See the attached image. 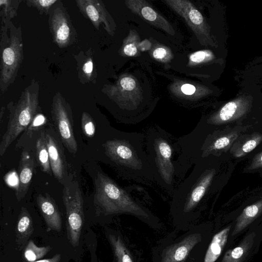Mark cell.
I'll list each match as a JSON object with an SVG mask.
<instances>
[{
  "mask_svg": "<svg viewBox=\"0 0 262 262\" xmlns=\"http://www.w3.org/2000/svg\"><path fill=\"white\" fill-rule=\"evenodd\" d=\"M262 242V224L250 228L234 247L226 250L220 262H248Z\"/></svg>",
  "mask_w": 262,
  "mask_h": 262,
  "instance_id": "obj_9",
  "label": "cell"
},
{
  "mask_svg": "<svg viewBox=\"0 0 262 262\" xmlns=\"http://www.w3.org/2000/svg\"><path fill=\"white\" fill-rule=\"evenodd\" d=\"M5 110V108H3V107H2L1 108V113H0V119H1V122H2V116H3V114L4 113V111Z\"/></svg>",
  "mask_w": 262,
  "mask_h": 262,
  "instance_id": "obj_36",
  "label": "cell"
},
{
  "mask_svg": "<svg viewBox=\"0 0 262 262\" xmlns=\"http://www.w3.org/2000/svg\"><path fill=\"white\" fill-rule=\"evenodd\" d=\"M146 154L155 182L172 196L178 186L175 177L176 138L159 126L150 127L145 137Z\"/></svg>",
  "mask_w": 262,
  "mask_h": 262,
  "instance_id": "obj_2",
  "label": "cell"
},
{
  "mask_svg": "<svg viewBox=\"0 0 262 262\" xmlns=\"http://www.w3.org/2000/svg\"><path fill=\"white\" fill-rule=\"evenodd\" d=\"M261 161H262V156H261Z\"/></svg>",
  "mask_w": 262,
  "mask_h": 262,
  "instance_id": "obj_37",
  "label": "cell"
},
{
  "mask_svg": "<svg viewBox=\"0 0 262 262\" xmlns=\"http://www.w3.org/2000/svg\"><path fill=\"white\" fill-rule=\"evenodd\" d=\"M36 200L49 229L60 231L61 229L62 220L54 200L47 194H39Z\"/></svg>",
  "mask_w": 262,
  "mask_h": 262,
  "instance_id": "obj_13",
  "label": "cell"
},
{
  "mask_svg": "<svg viewBox=\"0 0 262 262\" xmlns=\"http://www.w3.org/2000/svg\"><path fill=\"white\" fill-rule=\"evenodd\" d=\"M34 161L28 152H22L18 167L19 183L16 189V196L18 201L26 195L33 173Z\"/></svg>",
  "mask_w": 262,
  "mask_h": 262,
  "instance_id": "obj_14",
  "label": "cell"
},
{
  "mask_svg": "<svg viewBox=\"0 0 262 262\" xmlns=\"http://www.w3.org/2000/svg\"><path fill=\"white\" fill-rule=\"evenodd\" d=\"M181 90L185 94L192 95L194 93L195 88L193 85L190 84H184L182 86Z\"/></svg>",
  "mask_w": 262,
  "mask_h": 262,
  "instance_id": "obj_33",
  "label": "cell"
},
{
  "mask_svg": "<svg viewBox=\"0 0 262 262\" xmlns=\"http://www.w3.org/2000/svg\"><path fill=\"white\" fill-rule=\"evenodd\" d=\"M138 13L141 15L146 20L152 22L154 24L159 27H162V24L163 22L167 23L162 17L159 16L151 7L144 5L137 10Z\"/></svg>",
  "mask_w": 262,
  "mask_h": 262,
  "instance_id": "obj_21",
  "label": "cell"
},
{
  "mask_svg": "<svg viewBox=\"0 0 262 262\" xmlns=\"http://www.w3.org/2000/svg\"><path fill=\"white\" fill-rule=\"evenodd\" d=\"M60 260V255L57 254L51 258L40 259L34 262H59Z\"/></svg>",
  "mask_w": 262,
  "mask_h": 262,
  "instance_id": "obj_35",
  "label": "cell"
},
{
  "mask_svg": "<svg viewBox=\"0 0 262 262\" xmlns=\"http://www.w3.org/2000/svg\"><path fill=\"white\" fill-rule=\"evenodd\" d=\"M14 1L1 0L0 5L2 9V12H3L4 17L7 19L12 18L14 16L16 15V9H17L16 4H13Z\"/></svg>",
  "mask_w": 262,
  "mask_h": 262,
  "instance_id": "obj_26",
  "label": "cell"
},
{
  "mask_svg": "<svg viewBox=\"0 0 262 262\" xmlns=\"http://www.w3.org/2000/svg\"><path fill=\"white\" fill-rule=\"evenodd\" d=\"M57 1V0H27L26 3L28 6L36 8L39 12L42 14L47 13L50 8Z\"/></svg>",
  "mask_w": 262,
  "mask_h": 262,
  "instance_id": "obj_23",
  "label": "cell"
},
{
  "mask_svg": "<svg viewBox=\"0 0 262 262\" xmlns=\"http://www.w3.org/2000/svg\"><path fill=\"white\" fill-rule=\"evenodd\" d=\"M52 172L61 183L64 178V165L59 147L55 140L49 134L45 135Z\"/></svg>",
  "mask_w": 262,
  "mask_h": 262,
  "instance_id": "obj_17",
  "label": "cell"
},
{
  "mask_svg": "<svg viewBox=\"0 0 262 262\" xmlns=\"http://www.w3.org/2000/svg\"><path fill=\"white\" fill-rule=\"evenodd\" d=\"M120 83L123 89L128 91L133 90L136 86L135 80L133 78L127 77L122 78Z\"/></svg>",
  "mask_w": 262,
  "mask_h": 262,
  "instance_id": "obj_29",
  "label": "cell"
},
{
  "mask_svg": "<svg viewBox=\"0 0 262 262\" xmlns=\"http://www.w3.org/2000/svg\"><path fill=\"white\" fill-rule=\"evenodd\" d=\"M62 198L67 213L68 237L74 247L78 246L84 222L83 201L81 191L76 182L66 184Z\"/></svg>",
  "mask_w": 262,
  "mask_h": 262,
  "instance_id": "obj_6",
  "label": "cell"
},
{
  "mask_svg": "<svg viewBox=\"0 0 262 262\" xmlns=\"http://www.w3.org/2000/svg\"><path fill=\"white\" fill-rule=\"evenodd\" d=\"M140 133L119 132L102 144L104 153L121 176L147 185L156 183Z\"/></svg>",
  "mask_w": 262,
  "mask_h": 262,
  "instance_id": "obj_1",
  "label": "cell"
},
{
  "mask_svg": "<svg viewBox=\"0 0 262 262\" xmlns=\"http://www.w3.org/2000/svg\"><path fill=\"white\" fill-rule=\"evenodd\" d=\"M189 175L178 185L172 196V205L184 214L198 207L205 197L213 173L207 171L202 159L194 164Z\"/></svg>",
  "mask_w": 262,
  "mask_h": 262,
  "instance_id": "obj_4",
  "label": "cell"
},
{
  "mask_svg": "<svg viewBox=\"0 0 262 262\" xmlns=\"http://www.w3.org/2000/svg\"><path fill=\"white\" fill-rule=\"evenodd\" d=\"M256 142L255 140H249L243 145L242 149L245 152H250L255 148L256 146Z\"/></svg>",
  "mask_w": 262,
  "mask_h": 262,
  "instance_id": "obj_32",
  "label": "cell"
},
{
  "mask_svg": "<svg viewBox=\"0 0 262 262\" xmlns=\"http://www.w3.org/2000/svg\"><path fill=\"white\" fill-rule=\"evenodd\" d=\"M166 54V51L164 48H159L155 50L153 52V56L156 59H162Z\"/></svg>",
  "mask_w": 262,
  "mask_h": 262,
  "instance_id": "obj_34",
  "label": "cell"
},
{
  "mask_svg": "<svg viewBox=\"0 0 262 262\" xmlns=\"http://www.w3.org/2000/svg\"><path fill=\"white\" fill-rule=\"evenodd\" d=\"M95 187V201L106 214L127 213L143 219L150 218V213L145 208L104 173H97Z\"/></svg>",
  "mask_w": 262,
  "mask_h": 262,
  "instance_id": "obj_3",
  "label": "cell"
},
{
  "mask_svg": "<svg viewBox=\"0 0 262 262\" xmlns=\"http://www.w3.org/2000/svg\"><path fill=\"white\" fill-rule=\"evenodd\" d=\"M36 156L38 163L42 170L51 174L52 170L51 168L49 155L47 147L45 136L43 134L36 142Z\"/></svg>",
  "mask_w": 262,
  "mask_h": 262,
  "instance_id": "obj_18",
  "label": "cell"
},
{
  "mask_svg": "<svg viewBox=\"0 0 262 262\" xmlns=\"http://www.w3.org/2000/svg\"><path fill=\"white\" fill-rule=\"evenodd\" d=\"M31 226V219L30 216L27 210L23 208L17 226L18 233L24 235L29 231Z\"/></svg>",
  "mask_w": 262,
  "mask_h": 262,
  "instance_id": "obj_24",
  "label": "cell"
},
{
  "mask_svg": "<svg viewBox=\"0 0 262 262\" xmlns=\"http://www.w3.org/2000/svg\"><path fill=\"white\" fill-rule=\"evenodd\" d=\"M109 239L117 262H133L127 248L119 236L111 234Z\"/></svg>",
  "mask_w": 262,
  "mask_h": 262,
  "instance_id": "obj_19",
  "label": "cell"
},
{
  "mask_svg": "<svg viewBox=\"0 0 262 262\" xmlns=\"http://www.w3.org/2000/svg\"><path fill=\"white\" fill-rule=\"evenodd\" d=\"M232 227L231 223L213 236L207 249L203 262H215L225 250Z\"/></svg>",
  "mask_w": 262,
  "mask_h": 262,
  "instance_id": "obj_16",
  "label": "cell"
},
{
  "mask_svg": "<svg viewBox=\"0 0 262 262\" xmlns=\"http://www.w3.org/2000/svg\"><path fill=\"white\" fill-rule=\"evenodd\" d=\"M50 250L49 246L38 247L30 241L25 248L24 256L28 262H34L42 258Z\"/></svg>",
  "mask_w": 262,
  "mask_h": 262,
  "instance_id": "obj_20",
  "label": "cell"
},
{
  "mask_svg": "<svg viewBox=\"0 0 262 262\" xmlns=\"http://www.w3.org/2000/svg\"><path fill=\"white\" fill-rule=\"evenodd\" d=\"M93 61L89 57L86 59L82 66L81 70L83 76L88 79H90L93 74Z\"/></svg>",
  "mask_w": 262,
  "mask_h": 262,
  "instance_id": "obj_28",
  "label": "cell"
},
{
  "mask_svg": "<svg viewBox=\"0 0 262 262\" xmlns=\"http://www.w3.org/2000/svg\"><path fill=\"white\" fill-rule=\"evenodd\" d=\"M241 86L262 88V57L248 64L236 76Z\"/></svg>",
  "mask_w": 262,
  "mask_h": 262,
  "instance_id": "obj_15",
  "label": "cell"
},
{
  "mask_svg": "<svg viewBox=\"0 0 262 262\" xmlns=\"http://www.w3.org/2000/svg\"><path fill=\"white\" fill-rule=\"evenodd\" d=\"M23 59V43L19 37L12 35L1 56L0 86L4 93L13 82Z\"/></svg>",
  "mask_w": 262,
  "mask_h": 262,
  "instance_id": "obj_7",
  "label": "cell"
},
{
  "mask_svg": "<svg viewBox=\"0 0 262 262\" xmlns=\"http://www.w3.org/2000/svg\"><path fill=\"white\" fill-rule=\"evenodd\" d=\"M230 142L229 139L223 137L216 139L211 146L212 149H221L227 146Z\"/></svg>",
  "mask_w": 262,
  "mask_h": 262,
  "instance_id": "obj_30",
  "label": "cell"
},
{
  "mask_svg": "<svg viewBox=\"0 0 262 262\" xmlns=\"http://www.w3.org/2000/svg\"><path fill=\"white\" fill-rule=\"evenodd\" d=\"M185 10L186 9H185ZM179 13L184 17H185L187 20H189L192 25H195L197 27H200L202 28L204 26H206L204 24L203 15L195 8L190 7L186 10V12Z\"/></svg>",
  "mask_w": 262,
  "mask_h": 262,
  "instance_id": "obj_22",
  "label": "cell"
},
{
  "mask_svg": "<svg viewBox=\"0 0 262 262\" xmlns=\"http://www.w3.org/2000/svg\"><path fill=\"white\" fill-rule=\"evenodd\" d=\"M54 42L60 48L70 43L73 35L72 26L66 13L59 8L53 12L50 23Z\"/></svg>",
  "mask_w": 262,
  "mask_h": 262,
  "instance_id": "obj_11",
  "label": "cell"
},
{
  "mask_svg": "<svg viewBox=\"0 0 262 262\" xmlns=\"http://www.w3.org/2000/svg\"><path fill=\"white\" fill-rule=\"evenodd\" d=\"M123 51L126 55L132 56L136 54L137 51V47L134 44H127L124 47Z\"/></svg>",
  "mask_w": 262,
  "mask_h": 262,
  "instance_id": "obj_31",
  "label": "cell"
},
{
  "mask_svg": "<svg viewBox=\"0 0 262 262\" xmlns=\"http://www.w3.org/2000/svg\"><path fill=\"white\" fill-rule=\"evenodd\" d=\"M214 56L212 53L209 51H199L190 55V60L195 63H200L205 59H212Z\"/></svg>",
  "mask_w": 262,
  "mask_h": 262,
  "instance_id": "obj_27",
  "label": "cell"
},
{
  "mask_svg": "<svg viewBox=\"0 0 262 262\" xmlns=\"http://www.w3.org/2000/svg\"><path fill=\"white\" fill-rule=\"evenodd\" d=\"M81 126L84 133L88 137L93 136L95 132V124L91 116L84 112L82 115Z\"/></svg>",
  "mask_w": 262,
  "mask_h": 262,
  "instance_id": "obj_25",
  "label": "cell"
},
{
  "mask_svg": "<svg viewBox=\"0 0 262 262\" xmlns=\"http://www.w3.org/2000/svg\"><path fill=\"white\" fill-rule=\"evenodd\" d=\"M70 107L59 93L54 96L52 106V116L62 141L67 149L75 154L78 145L72 126Z\"/></svg>",
  "mask_w": 262,
  "mask_h": 262,
  "instance_id": "obj_8",
  "label": "cell"
},
{
  "mask_svg": "<svg viewBox=\"0 0 262 262\" xmlns=\"http://www.w3.org/2000/svg\"><path fill=\"white\" fill-rule=\"evenodd\" d=\"M38 107V90L33 83L22 92L16 104L9 107L10 115L6 130L0 143V156L26 129L34 119Z\"/></svg>",
  "mask_w": 262,
  "mask_h": 262,
  "instance_id": "obj_5",
  "label": "cell"
},
{
  "mask_svg": "<svg viewBox=\"0 0 262 262\" xmlns=\"http://www.w3.org/2000/svg\"><path fill=\"white\" fill-rule=\"evenodd\" d=\"M202 239L199 233L189 234L180 242L168 247L163 252L161 262H181Z\"/></svg>",
  "mask_w": 262,
  "mask_h": 262,
  "instance_id": "obj_12",
  "label": "cell"
},
{
  "mask_svg": "<svg viewBox=\"0 0 262 262\" xmlns=\"http://www.w3.org/2000/svg\"><path fill=\"white\" fill-rule=\"evenodd\" d=\"M76 2L81 13L90 20L96 29H99L102 24L106 31L111 34L110 18L101 1L77 0Z\"/></svg>",
  "mask_w": 262,
  "mask_h": 262,
  "instance_id": "obj_10",
  "label": "cell"
}]
</instances>
